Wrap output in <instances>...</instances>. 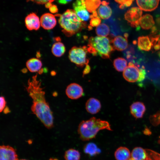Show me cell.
<instances>
[{
	"instance_id": "obj_5",
	"label": "cell",
	"mask_w": 160,
	"mask_h": 160,
	"mask_svg": "<svg viewBox=\"0 0 160 160\" xmlns=\"http://www.w3.org/2000/svg\"><path fill=\"white\" fill-rule=\"evenodd\" d=\"M88 52L87 47L86 46L73 47L69 51L68 57L70 60L77 66L82 67L88 64L89 62L87 57Z\"/></svg>"
},
{
	"instance_id": "obj_42",
	"label": "cell",
	"mask_w": 160,
	"mask_h": 160,
	"mask_svg": "<svg viewBox=\"0 0 160 160\" xmlns=\"http://www.w3.org/2000/svg\"><path fill=\"white\" fill-rule=\"evenodd\" d=\"M49 160H59L56 158L53 159L52 158H51L49 159Z\"/></svg>"
},
{
	"instance_id": "obj_2",
	"label": "cell",
	"mask_w": 160,
	"mask_h": 160,
	"mask_svg": "<svg viewBox=\"0 0 160 160\" xmlns=\"http://www.w3.org/2000/svg\"><path fill=\"white\" fill-rule=\"evenodd\" d=\"M103 129L112 131L109 123L92 117L88 120L81 121L79 125L77 131L80 139L87 141L95 138L100 131Z\"/></svg>"
},
{
	"instance_id": "obj_27",
	"label": "cell",
	"mask_w": 160,
	"mask_h": 160,
	"mask_svg": "<svg viewBox=\"0 0 160 160\" xmlns=\"http://www.w3.org/2000/svg\"><path fill=\"white\" fill-rule=\"evenodd\" d=\"M85 2L87 10L91 13L96 11L101 3L100 0H86Z\"/></svg>"
},
{
	"instance_id": "obj_41",
	"label": "cell",
	"mask_w": 160,
	"mask_h": 160,
	"mask_svg": "<svg viewBox=\"0 0 160 160\" xmlns=\"http://www.w3.org/2000/svg\"><path fill=\"white\" fill-rule=\"evenodd\" d=\"M124 36L125 38H126L127 39V38L128 36V34L127 33H126L124 34Z\"/></svg>"
},
{
	"instance_id": "obj_8",
	"label": "cell",
	"mask_w": 160,
	"mask_h": 160,
	"mask_svg": "<svg viewBox=\"0 0 160 160\" xmlns=\"http://www.w3.org/2000/svg\"><path fill=\"white\" fill-rule=\"evenodd\" d=\"M67 97L73 100H76L81 97L83 94V89L79 84L72 83L68 85L65 90Z\"/></svg>"
},
{
	"instance_id": "obj_14",
	"label": "cell",
	"mask_w": 160,
	"mask_h": 160,
	"mask_svg": "<svg viewBox=\"0 0 160 160\" xmlns=\"http://www.w3.org/2000/svg\"><path fill=\"white\" fill-rule=\"evenodd\" d=\"M101 107L100 101L93 97L88 99L85 104V108L87 111L91 114H95L98 113L100 110Z\"/></svg>"
},
{
	"instance_id": "obj_25",
	"label": "cell",
	"mask_w": 160,
	"mask_h": 160,
	"mask_svg": "<svg viewBox=\"0 0 160 160\" xmlns=\"http://www.w3.org/2000/svg\"><path fill=\"white\" fill-rule=\"evenodd\" d=\"M81 154L78 150L70 148L65 153L64 158L65 160H80Z\"/></svg>"
},
{
	"instance_id": "obj_37",
	"label": "cell",
	"mask_w": 160,
	"mask_h": 160,
	"mask_svg": "<svg viewBox=\"0 0 160 160\" xmlns=\"http://www.w3.org/2000/svg\"><path fill=\"white\" fill-rule=\"evenodd\" d=\"M49 8L50 12L52 13H56L58 12V9L55 5L52 4Z\"/></svg>"
},
{
	"instance_id": "obj_38",
	"label": "cell",
	"mask_w": 160,
	"mask_h": 160,
	"mask_svg": "<svg viewBox=\"0 0 160 160\" xmlns=\"http://www.w3.org/2000/svg\"><path fill=\"white\" fill-rule=\"evenodd\" d=\"M72 0H57L58 2L61 4H65L70 2Z\"/></svg>"
},
{
	"instance_id": "obj_45",
	"label": "cell",
	"mask_w": 160,
	"mask_h": 160,
	"mask_svg": "<svg viewBox=\"0 0 160 160\" xmlns=\"http://www.w3.org/2000/svg\"><path fill=\"white\" fill-rule=\"evenodd\" d=\"M159 56L160 57V52H159Z\"/></svg>"
},
{
	"instance_id": "obj_32",
	"label": "cell",
	"mask_w": 160,
	"mask_h": 160,
	"mask_svg": "<svg viewBox=\"0 0 160 160\" xmlns=\"http://www.w3.org/2000/svg\"><path fill=\"white\" fill-rule=\"evenodd\" d=\"M144 68V66H143V68L139 70V77L137 81L138 85L140 87L143 86V81L145 79L146 74V71Z\"/></svg>"
},
{
	"instance_id": "obj_20",
	"label": "cell",
	"mask_w": 160,
	"mask_h": 160,
	"mask_svg": "<svg viewBox=\"0 0 160 160\" xmlns=\"http://www.w3.org/2000/svg\"><path fill=\"white\" fill-rule=\"evenodd\" d=\"M137 45L140 49L145 51H150L152 47L150 37L148 36H142L139 37Z\"/></svg>"
},
{
	"instance_id": "obj_21",
	"label": "cell",
	"mask_w": 160,
	"mask_h": 160,
	"mask_svg": "<svg viewBox=\"0 0 160 160\" xmlns=\"http://www.w3.org/2000/svg\"><path fill=\"white\" fill-rule=\"evenodd\" d=\"M155 23L152 15L149 14H146L141 17L139 25L144 29L148 30L153 27Z\"/></svg>"
},
{
	"instance_id": "obj_28",
	"label": "cell",
	"mask_w": 160,
	"mask_h": 160,
	"mask_svg": "<svg viewBox=\"0 0 160 160\" xmlns=\"http://www.w3.org/2000/svg\"><path fill=\"white\" fill-rule=\"evenodd\" d=\"M95 31L98 36L105 37L109 35L110 29L107 24L103 23L100 24L97 27Z\"/></svg>"
},
{
	"instance_id": "obj_34",
	"label": "cell",
	"mask_w": 160,
	"mask_h": 160,
	"mask_svg": "<svg viewBox=\"0 0 160 160\" xmlns=\"http://www.w3.org/2000/svg\"><path fill=\"white\" fill-rule=\"evenodd\" d=\"M27 1H31L40 4H46L49 2H52V0H27Z\"/></svg>"
},
{
	"instance_id": "obj_24",
	"label": "cell",
	"mask_w": 160,
	"mask_h": 160,
	"mask_svg": "<svg viewBox=\"0 0 160 160\" xmlns=\"http://www.w3.org/2000/svg\"><path fill=\"white\" fill-rule=\"evenodd\" d=\"M84 153L90 156H94L99 154L100 150L94 143H89L86 144L84 147Z\"/></svg>"
},
{
	"instance_id": "obj_11",
	"label": "cell",
	"mask_w": 160,
	"mask_h": 160,
	"mask_svg": "<svg viewBox=\"0 0 160 160\" xmlns=\"http://www.w3.org/2000/svg\"><path fill=\"white\" fill-rule=\"evenodd\" d=\"M41 26L45 30H51L56 25L57 21L55 16L52 14L46 13L43 14L40 19Z\"/></svg>"
},
{
	"instance_id": "obj_1",
	"label": "cell",
	"mask_w": 160,
	"mask_h": 160,
	"mask_svg": "<svg viewBox=\"0 0 160 160\" xmlns=\"http://www.w3.org/2000/svg\"><path fill=\"white\" fill-rule=\"evenodd\" d=\"M25 89L33 100L31 110L45 127L48 129L54 126L53 113L45 98V92L41 82L37 79V75L29 79Z\"/></svg>"
},
{
	"instance_id": "obj_33",
	"label": "cell",
	"mask_w": 160,
	"mask_h": 160,
	"mask_svg": "<svg viewBox=\"0 0 160 160\" xmlns=\"http://www.w3.org/2000/svg\"><path fill=\"white\" fill-rule=\"evenodd\" d=\"M0 112L1 113L4 109L6 103L4 97L3 96H1L0 98Z\"/></svg>"
},
{
	"instance_id": "obj_26",
	"label": "cell",
	"mask_w": 160,
	"mask_h": 160,
	"mask_svg": "<svg viewBox=\"0 0 160 160\" xmlns=\"http://www.w3.org/2000/svg\"><path fill=\"white\" fill-rule=\"evenodd\" d=\"M113 65L116 70L121 72L124 71L127 67V62L125 59L118 57L114 60Z\"/></svg>"
},
{
	"instance_id": "obj_43",
	"label": "cell",
	"mask_w": 160,
	"mask_h": 160,
	"mask_svg": "<svg viewBox=\"0 0 160 160\" xmlns=\"http://www.w3.org/2000/svg\"><path fill=\"white\" fill-rule=\"evenodd\" d=\"M133 43L134 44H136L137 43V42L136 41H133Z\"/></svg>"
},
{
	"instance_id": "obj_12",
	"label": "cell",
	"mask_w": 160,
	"mask_h": 160,
	"mask_svg": "<svg viewBox=\"0 0 160 160\" xmlns=\"http://www.w3.org/2000/svg\"><path fill=\"white\" fill-rule=\"evenodd\" d=\"M25 24L27 29L30 31L37 30L40 27V20L34 13H31L25 17Z\"/></svg>"
},
{
	"instance_id": "obj_18",
	"label": "cell",
	"mask_w": 160,
	"mask_h": 160,
	"mask_svg": "<svg viewBox=\"0 0 160 160\" xmlns=\"http://www.w3.org/2000/svg\"><path fill=\"white\" fill-rule=\"evenodd\" d=\"M114 156L116 160H128L131 158V153L127 148L121 146L116 149Z\"/></svg>"
},
{
	"instance_id": "obj_17",
	"label": "cell",
	"mask_w": 160,
	"mask_h": 160,
	"mask_svg": "<svg viewBox=\"0 0 160 160\" xmlns=\"http://www.w3.org/2000/svg\"><path fill=\"white\" fill-rule=\"evenodd\" d=\"M101 5L97 10V13L99 17L102 19H106L111 16L112 11L110 7L108 6L109 3L105 1L101 2Z\"/></svg>"
},
{
	"instance_id": "obj_6",
	"label": "cell",
	"mask_w": 160,
	"mask_h": 160,
	"mask_svg": "<svg viewBox=\"0 0 160 160\" xmlns=\"http://www.w3.org/2000/svg\"><path fill=\"white\" fill-rule=\"evenodd\" d=\"M142 10L139 7H134L129 9L124 15L126 20L133 27H138L142 17Z\"/></svg>"
},
{
	"instance_id": "obj_3",
	"label": "cell",
	"mask_w": 160,
	"mask_h": 160,
	"mask_svg": "<svg viewBox=\"0 0 160 160\" xmlns=\"http://www.w3.org/2000/svg\"><path fill=\"white\" fill-rule=\"evenodd\" d=\"M58 16V23L62 29V31L67 37H70L81 31L86 25L74 10L68 9Z\"/></svg>"
},
{
	"instance_id": "obj_13",
	"label": "cell",
	"mask_w": 160,
	"mask_h": 160,
	"mask_svg": "<svg viewBox=\"0 0 160 160\" xmlns=\"http://www.w3.org/2000/svg\"><path fill=\"white\" fill-rule=\"evenodd\" d=\"M160 0H136L137 4L142 10L151 12L158 7Z\"/></svg>"
},
{
	"instance_id": "obj_10",
	"label": "cell",
	"mask_w": 160,
	"mask_h": 160,
	"mask_svg": "<svg viewBox=\"0 0 160 160\" xmlns=\"http://www.w3.org/2000/svg\"><path fill=\"white\" fill-rule=\"evenodd\" d=\"M0 160H18L15 149L9 145L0 146Z\"/></svg>"
},
{
	"instance_id": "obj_15",
	"label": "cell",
	"mask_w": 160,
	"mask_h": 160,
	"mask_svg": "<svg viewBox=\"0 0 160 160\" xmlns=\"http://www.w3.org/2000/svg\"><path fill=\"white\" fill-rule=\"evenodd\" d=\"M144 104L140 102H136L132 104L130 106L131 114L136 119L143 117L145 111Z\"/></svg>"
},
{
	"instance_id": "obj_19",
	"label": "cell",
	"mask_w": 160,
	"mask_h": 160,
	"mask_svg": "<svg viewBox=\"0 0 160 160\" xmlns=\"http://www.w3.org/2000/svg\"><path fill=\"white\" fill-rule=\"evenodd\" d=\"M42 65L41 61L39 59L33 58L28 60L26 62V66L31 72H40Z\"/></svg>"
},
{
	"instance_id": "obj_16",
	"label": "cell",
	"mask_w": 160,
	"mask_h": 160,
	"mask_svg": "<svg viewBox=\"0 0 160 160\" xmlns=\"http://www.w3.org/2000/svg\"><path fill=\"white\" fill-rule=\"evenodd\" d=\"M111 43L114 49L118 51H123L128 46L127 39L121 36L115 37L112 40Z\"/></svg>"
},
{
	"instance_id": "obj_46",
	"label": "cell",
	"mask_w": 160,
	"mask_h": 160,
	"mask_svg": "<svg viewBox=\"0 0 160 160\" xmlns=\"http://www.w3.org/2000/svg\"><path fill=\"white\" fill-rule=\"evenodd\" d=\"M27 160L25 159H21V160Z\"/></svg>"
},
{
	"instance_id": "obj_35",
	"label": "cell",
	"mask_w": 160,
	"mask_h": 160,
	"mask_svg": "<svg viewBox=\"0 0 160 160\" xmlns=\"http://www.w3.org/2000/svg\"><path fill=\"white\" fill-rule=\"evenodd\" d=\"M134 0H127L124 4L120 5L119 8L121 9H124L125 7H128L130 6L132 4Z\"/></svg>"
},
{
	"instance_id": "obj_44",
	"label": "cell",
	"mask_w": 160,
	"mask_h": 160,
	"mask_svg": "<svg viewBox=\"0 0 160 160\" xmlns=\"http://www.w3.org/2000/svg\"><path fill=\"white\" fill-rule=\"evenodd\" d=\"M128 160H134L133 159H132L131 158H130V159H129Z\"/></svg>"
},
{
	"instance_id": "obj_7",
	"label": "cell",
	"mask_w": 160,
	"mask_h": 160,
	"mask_svg": "<svg viewBox=\"0 0 160 160\" xmlns=\"http://www.w3.org/2000/svg\"><path fill=\"white\" fill-rule=\"evenodd\" d=\"M73 6L76 14L82 21H87L90 18L84 1L76 0L73 4Z\"/></svg>"
},
{
	"instance_id": "obj_30",
	"label": "cell",
	"mask_w": 160,
	"mask_h": 160,
	"mask_svg": "<svg viewBox=\"0 0 160 160\" xmlns=\"http://www.w3.org/2000/svg\"><path fill=\"white\" fill-rule=\"evenodd\" d=\"M147 156L146 160H160V154L149 149H145Z\"/></svg>"
},
{
	"instance_id": "obj_39",
	"label": "cell",
	"mask_w": 160,
	"mask_h": 160,
	"mask_svg": "<svg viewBox=\"0 0 160 160\" xmlns=\"http://www.w3.org/2000/svg\"><path fill=\"white\" fill-rule=\"evenodd\" d=\"M116 2L120 4L123 5L127 0H114Z\"/></svg>"
},
{
	"instance_id": "obj_47",
	"label": "cell",
	"mask_w": 160,
	"mask_h": 160,
	"mask_svg": "<svg viewBox=\"0 0 160 160\" xmlns=\"http://www.w3.org/2000/svg\"><path fill=\"white\" fill-rule=\"evenodd\" d=\"M55 0H52V2L54 1Z\"/></svg>"
},
{
	"instance_id": "obj_40",
	"label": "cell",
	"mask_w": 160,
	"mask_h": 160,
	"mask_svg": "<svg viewBox=\"0 0 160 160\" xmlns=\"http://www.w3.org/2000/svg\"><path fill=\"white\" fill-rule=\"evenodd\" d=\"M10 112V111L9 108L7 106L4 109V113L5 114H7L9 113Z\"/></svg>"
},
{
	"instance_id": "obj_48",
	"label": "cell",
	"mask_w": 160,
	"mask_h": 160,
	"mask_svg": "<svg viewBox=\"0 0 160 160\" xmlns=\"http://www.w3.org/2000/svg\"><path fill=\"white\" fill-rule=\"evenodd\" d=\"M82 0V1H85L86 0Z\"/></svg>"
},
{
	"instance_id": "obj_31",
	"label": "cell",
	"mask_w": 160,
	"mask_h": 160,
	"mask_svg": "<svg viewBox=\"0 0 160 160\" xmlns=\"http://www.w3.org/2000/svg\"><path fill=\"white\" fill-rule=\"evenodd\" d=\"M149 119L151 123L154 126L160 124V111L150 116Z\"/></svg>"
},
{
	"instance_id": "obj_29",
	"label": "cell",
	"mask_w": 160,
	"mask_h": 160,
	"mask_svg": "<svg viewBox=\"0 0 160 160\" xmlns=\"http://www.w3.org/2000/svg\"><path fill=\"white\" fill-rule=\"evenodd\" d=\"M90 26L97 27L100 24L101 20L100 17L98 15L96 11L92 13V14L90 15Z\"/></svg>"
},
{
	"instance_id": "obj_4",
	"label": "cell",
	"mask_w": 160,
	"mask_h": 160,
	"mask_svg": "<svg viewBox=\"0 0 160 160\" xmlns=\"http://www.w3.org/2000/svg\"><path fill=\"white\" fill-rule=\"evenodd\" d=\"M108 37L96 36L91 37L88 40V52L93 56L99 55L102 58H108L114 49Z\"/></svg>"
},
{
	"instance_id": "obj_22",
	"label": "cell",
	"mask_w": 160,
	"mask_h": 160,
	"mask_svg": "<svg viewBox=\"0 0 160 160\" xmlns=\"http://www.w3.org/2000/svg\"><path fill=\"white\" fill-rule=\"evenodd\" d=\"M147 156L145 149L141 147H136L132 150L131 158L134 160H146Z\"/></svg>"
},
{
	"instance_id": "obj_9",
	"label": "cell",
	"mask_w": 160,
	"mask_h": 160,
	"mask_svg": "<svg viewBox=\"0 0 160 160\" xmlns=\"http://www.w3.org/2000/svg\"><path fill=\"white\" fill-rule=\"evenodd\" d=\"M123 76L128 81L134 82L137 81L139 75V70L134 64L128 65L123 71Z\"/></svg>"
},
{
	"instance_id": "obj_23",
	"label": "cell",
	"mask_w": 160,
	"mask_h": 160,
	"mask_svg": "<svg viewBox=\"0 0 160 160\" xmlns=\"http://www.w3.org/2000/svg\"><path fill=\"white\" fill-rule=\"evenodd\" d=\"M51 51L55 56L59 57L64 54L65 51V48L63 43L60 41L57 42L53 44Z\"/></svg>"
},
{
	"instance_id": "obj_36",
	"label": "cell",
	"mask_w": 160,
	"mask_h": 160,
	"mask_svg": "<svg viewBox=\"0 0 160 160\" xmlns=\"http://www.w3.org/2000/svg\"><path fill=\"white\" fill-rule=\"evenodd\" d=\"M91 68L89 65L87 64L86 65L85 67L84 68L83 72V76L88 74L90 71Z\"/></svg>"
}]
</instances>
